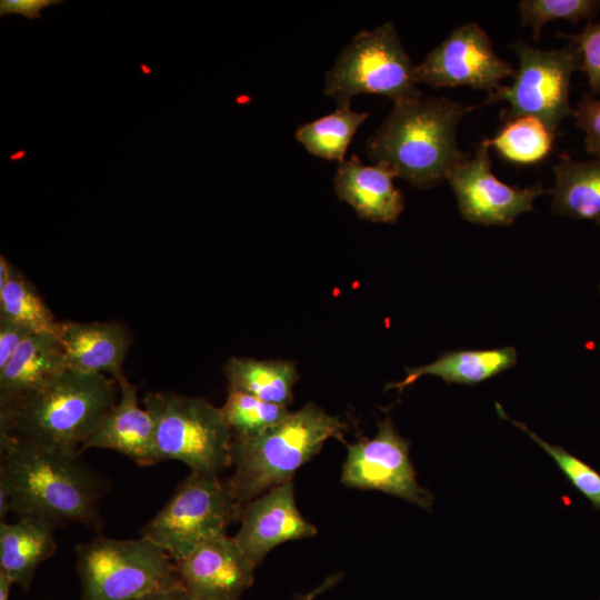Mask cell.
I'll use <instances>...</instances> for the list:
<instances>
[{
	"instance_id": "obj_1",
	"label": "cell",
	"mask_w": 600,
	"mask_h": 600,
	"mask_svg": "<svg viewBox=\"0 0 600 600\" xmlns=\"http://www.w3.org/2000/svg\"><path fill=\"white\" fill-rule=\"evenodd\" d=\"M102 484L79 453L56 450L0 432V499L19 517L53 526L100 524Z\"/></svg>"
},
{
	"instance_id": "obj_2",
	"label": "cell",
	"mask_w": 600,
	"mask_h": 600,
	"mask_svg": "<svg viewBox=\"0 0 600 600\" xmlns=\"http://www.w3.org/2000/svg\"><path fill=\"white\" fill-rule=\"evenodd\" d=\"M477 106L446 97L408 99L393 103L387 118L366 141V153L374 164L418 189L443 181L451 169L466 160L457 142V127Z\"/></svg>"
},
{
	"instance_id": "obj_3",
	"label": "cell",
	"mask_w": 600,
	"mask_h": 600,
	"mask_svg": "<svg viewBox=\"0 0 600 600\" xmlns=\"http://www.w3.org/2000/svg\"><path fill=\"white\" fill-rule=\"evenodd\" d=\"M116 380L67 368L28 397L0 408V432L76 452L116 403Z\"/></svg>"
},
{
	"instance_id": "obj_4",
	"label": "cell",
	"mask_w": 600,
	"mask_h": 600,
	"mask_svg": "<svg viewBox=\"0 0 600 600\" xmlns=\"http://www.w3.org/2000/svg\"><path fill=\"white\" fill-rule=\"evenodd\" d=\"M346 424L309 402L256 438H234L231 476L226 483L241 513L267 490L292 481L296 471L319 453L328 439L344 442Z\"/></svg>"
},
{
	"instance_id": "obj_5",
	"label": "cell",
	"mask_w": 600,
	"mask_h": 600,
	"mask_svg": "<svg viewBox=\"0 0 600 600\" xmlns=\"http://www.w3.org/2000/svg\"><path fill=\"white\" fill-rule=\"evenodd\" d=\"M82 600H139L180 587L174 561L147 538L99 537L76 547Z\"/></svg>"
},
{
	"instance_id": "obj_6",
	"label": "cell",
	"mask_w": 600,
	"mask_h": 600,
	"mask_svg": "<svg viewBox=\"0 0 600 600\" xmlns=\"http://www.w3.org/2000/svg\"><path fill=\"white\" fill-rule=\"evenodd\" d=\"M142 403L154 423L160 461L177 460L191 471L217 474L231 468L233 432L221 408L173 391L149 392Z\"/></svg>"
},
{
	"instance_id": "obj_7",
	"label": "cell",
	"mask_w": 600,
	"mask_h": 600,
	"mask_svg": "<svg viewBox=\"0 0 600 600\" xmlns=\"http://www.w3.org/2000/svg\"><path fill=\"white\" fill-rule=\"evenodd\" d=\"M416 66L404 50L393 22L362 30L342 49L324 77V94L337 107L350 106L361 93L379 94L394 102L422 97Z\"/></svg>"
},
{
	"instance_id": "obj_8",
	"label": "cell",
	"mask_w": 600,
	"mask_h": 600,
	"mask_svg": "<svg viewBox=\"0 0 600 600\" xmlns=\"http://www.w3.org/2000/svg\"><path fill=\"white\" fill-rule=\"evenodd\" d=\"M241 510L220 474L191 471L168 502L141 528L149 539L178 562L199 547L227 536Z\"/></svg>"
},
{
	"instance_id": "obj_9",
	"label": "cell",
	"mask_w": 600,
	"mask_h": 600,
	"mask_svg": "<svg viewBox=\"0 0 600 600\" xmlns=\"http://www.w3.org/2000/svg\"><path fill=\"white\" fill-rule=\"evenodd\" d=\"M519 66L509 86L488 93L484 104L508 102L503 121L534 117L556 132L561 122L574 116L570 104L571 78L580 70V57L573 42L560 49L542 50L517 40L511 46Z\"/></svg>"
},
{
	"instance_id": "obj_10",
	"label": "cell",
	"mask_w": 600,
	"mask_h": 600,
	"mask_svg": "<svg viewBox=\"0 0 600 600\" xmlns=\"http://www.w3.org/2000/svg\"><path fill=\"white\" fill-rule=\"evenodd\" d=\"M347 448L341 474L346 487L382 491L431 510L433 496L417 481L409 458L410 443L398 433L389 416L378 422L374 437Z\"/></svg>"
},
{
	"instance_id": "obj_11",
	"label": "cell",
	"mask_w": 600,
	"mask_h": 600,
	"mask_svg": "<svg viewBox=\"0 0 600 600\" xmlns=\"http://www.w3.org/2000/svg\"><path fill=\"white\" fill-rule=\"evenodd\" d=\"M514 72L512 63L496 53L488 33L474 21L456 27L414 70L418 84L432 88L466 86L489 93Z\"/></svg>"
},
{
	"instance_id": "obj_12",
	"label": "cell",
	"mask_w": 600,
	"mask_h": 600,
	"mask_svg": "<svg viewBox=\"0 0 600 600\" xmlns=\"http://www.w3.org/2000/svg\"><path fill=\"white\" fill-rule=\"evenodd\" d=\"M489 149L482 141L471 158L451 169L447 181L463 219L482 226H510L520 214L534 209L538 197L551 190L539 183L519 188L502 182L492 172Z\"/></svg>"
},
{
	"instance_id": "obj_13",
	"label": "cell",
	"mask_w": 600,
	"mask_h": 600,
	"mask_svg": "<svg viewBox=\"0 0 600 600\" xmlns=\"http://www.w3.org/2000/svg\"><path fill=\"white\" fill-rule=\"evenodd\" d=\"M240 523L233 539L256 567L277 546L318 533L297 508L292 481L273 487L248 502Z\"/></svg>"
},
{
	"instance_id": "obj_14",
	"label": "cell",
	"mask_w": 600,
	"mask_h": 600,
	"mask_svg": "<svg viewBox=\"0 0 600 600\" xmlns=\"http://www.w3.org/2000/svg\"><path fill=\"white\" fill-rule=\"evenodd\" d=\"M174 563L181 586L194 600H240L257 568L228 534Z\"/></svg>"
},
{
	"instance_id": "obj_15",
	"label": "cell",
	"mask_w": 600,
	"mask_h": 600,
	"mask_svg": "<svg viewBox=\"0 0 600 600\" xmlns=\"http://www.w3.org/2000/svg\"><path fill=\"white\" fill-rule=\"evenodd\" d=\"M120 399L106 413L80 452L110 449L130 458L139 466L160 462L156 448L154 423L146 408L140 407L137 388L123 374L117 381Z\"/></svg>"
},
{
	"instance_id": "obj_16",
	"label": "cell",
	"mask_w": 600,
	"mask_h": 600,
	"mask_svg": "<svg viewBox=\"0 0 600 600\" xmlns=\"http://www.w3.org/2000/svg\"><path fill=\"white\" fill-rule=\"evenodd\" d=\"M58 338L67 368L110 376L116 381L123 376L130 339L127 328L120 321H60Z\"/></svg>"
},
{
	"instance_id": "obj_17",
	"label": "cell",
	"mask_w": 600,
	"mask_h": 600,
	"mask_svg": "<svg viewBox=\"0 0 600 600\" xmlns=\"http://www.w3.org/2000/svg\"><path fill=\"white\" fill-rule=\"evenodd\" d=\"M394 174L381 164L366 166L357 154L339 162L333 179L337 197L349 203L358 217L371 222L396 223L404 209Z\"/></svg>"
},
{
	"instance_id": "obj_18",
	"label": "cell",
	"mask_w": 600,
	"mask_h": 600,
	"mask_svg": "<svg viewBox=\"0 0 600 600\" xmlns=\"http://www.w3.org/2000/svg\"><path fill=\"white\" fill-rule=\"evenodd\" d=\"M66 369L58 336L33 332L0 370V408L38 391Z\"/></svg>"
},
{
	"instance_id": "obj_19",
	"label": "cell",
	"mask_w": 600,
	"mask_h": 600,
	"mask_svg": "<svg viewBox=\"0 0 600 600\" xmlns=\"http://www.w3.org/2000/svg\"><path fill=\"white\" fill-rule=\"evenodd\" d=\"M56 526L36 517H19L0 523V570L19 587L28 589L37 568L57 548Z\"/></svg>"
},
{
	"instance_id": "obj_20",
	"label": "cell",
	"mask_w": 600,
	"mask_h": 600,
	"mask_svg": "<svg viewBox=\"0 0 600 600\" xmlns=\"http://www.w3.org/2000/svg\"><path fill=\"white\" fill-rule=\"evenodd\" d=\"M516 363L517 351L512 347L447 351L430 363L407 368L401 381L390 382L386 388L402 392L423 376H437L447 383L472 386L509 370Z\"/></svg>"
},
{
	"instance_id": "obj_21",
	"label": "cell",
	"mask_w": 600,
	"mask_h": 600,
	"mask_svg": "<svg viewBox=\"0 0 600 600\" xmlns=\"http://www.w3.org/2000/svg\"><path fill=\"white\" fill-rule=\"evenodd\" d=\"M551 209L556 214L600 227V159L576 161L562 157L553 168Z\"/></svg>"
},
{
	"instance_id": "obj_22",
	"label": "cell",
	"mask_w": 600,
	"mask_h": 600,
	"mask_svg": "<svg viewBox=\"0 0 600 600\" xmlns=\"http://www.w3.org/2000/svg\"><path fill=\"white\" fill-rule=\"evenodd\" d=\"M229 388L263 401L288 407L299 379L296 363L288 360L230 358L224 364Z\"/></svg>"
},
{
	"instance_id": "obj_23",
	"label": "cell",
	"mask_w": 600,
	"mask_h": 600,
	"mask_svg": "<svg viewBox=\"0 0 600 600\" xmlns=\"http://www.w3.org/2000/svg\"><path fill=\"white\" fill-rule=\"evenodd\" d=\"M0 317L36 333L58 336L60 321L32 282L3 254L0 256Z\"/></svg>"
},
{
	"instance_id": "obj_24",
	"label": "cell",
	"mask_w": 600,
	"mask_h": 600,
	"mask_svg": "<svg viewBox=\"0 0 600 600\" xmlns=\"http://www.w3.org/2000/svg\"><path fill=\"white\" fill-rule=\"evenodd\" d=\"M368 117V112L354 111L350 106L337 107L333 112L299 126L294 138L309 153L341 162L354 133Z\"/></svg>"
},
{
	"instance_id": "obj_25",
	"label": "cell",
	"mask_w": 600,
	"mask_h": 600,
	"mask_svg": "<svg viewBox=\"0 0 600 600\" xmlns=\"http://www.w3.org/2000/svg\"><path fill=\"white\" fill-rule=\"evenodd\" d=\"M554 137L541 120L524 116L506 121L492 138L483 142L510 162L532 164L549 154Z\"/></svg>"
},
{
	"instance_id": "obj_26",
	"label": "cell",
	"mask_w": 600,
	"mask_h": 600,
	"mask_svg": "<svg viewBox=\"0 0 600 600\" xmlns=\"http://www.w3.org/2000/svg\"><path fill=\"white\" fill-rule=\"evenodd\" d=\"M221 411L234 438H256L284 420L288 407L263 401L251 394L228 388Z\"/></svg>"
},
{
	"instance_id": "obj_27",
	"label": "cell",
	"mask_w": 600,
	"mask_h": 600,
	"mask_svg": "<svg viewBox=\"0 0 600 600\" xmlns=\"http://www.w3.org/2000/svg\"><path fill=\"white\" fill-rule=\"evenodd\" d=\"M496 410L500 418L508 420L534 440L536 443L554 460L572 486L578 489L594 508L600 509V474L593 468L568 452L562 447L544 441L531 431L526 423L511 419L499 403H496Z\"/></svg>"
},
{
	"instance_id": "obj_28",
	"label": "cell",
	"mask_w": 600,
	"mask_h": 600,
	"mask_svg": "<svg viewBox=\"0 0 600 600\" xmlns=\"http://www.w3.org/2000/svg\"><path fill=\"white\" fill-rule=\"evenodd\" d=\"M518 9L521 26L530 27L538 40L543 26L553 20L591 21L600 10V0H521Z\"/></svg>"
},
{
	"instance_id": "obj_29",
	"label": "cell",
	"mask_w": 600,
	"mask_h": 600,
	"mask_svg": "<svg viewBox=\"0 0 600 600\" xmlns=\"http://www.w3.org/2000/svg\"><path fill=\"white\" fill-rule=\"evenodd\" d=\"M558 36L576 44L580 57V70L588 79L589 93L600 97V21H588L579 33Z\"/></svg>"
},
{
	"instance_id": "obj_30",
	"label": "cell",
	"mask_w": 600,
	"mask_h": 600,
	"mask_svg": "<svg viewBox=\"0 0 600 600\" xmlns=\"http://www.w3.org/2000/svg\"><path fill=\"white\" fill-rule=\"evenodd\" d=\"M576 127L584 133L586 150L600 159V98L584 92L574 108Z\"/></svg>"
},
{
	"instance_id": "obj_31",
	"label": "cell",
	"mask_w": 600,
	"mask_h": 600,
	"mask_svg": "<svg viewBox=\"0 0 600 600\" xmlns=\"http://www.w3.org/2000/svg\"><path fill=\"white\" fill-rule=\"evenodd\" d=\"M32 333L30 329L0 317V370L9 363L21 344Z\"/></svg>"
},
{
	"instance_id": "obj_32",
	"label": "cell",
	"mask_w": 600,
	"mask_h": 600,
	"mask_svg": "<svg viewBox=\"0 0 600 600\" xmlns=\"http://www.w3.org/2000/svg\"><path fill=\"white\" fill-rule=\"evenodd\" d=\"M62 0H1L0 17L20 14L27 19H40L44 8L61 4Z\"/></svg>"
},
{
	"instance_id": "obj_33",
	"label": "cell",
	"mask_w": 600,
	"mask_h": 600,
	"mask_svg": "<svg viewBox=\"0 0 600 600\" xmlns=\"http://www.w3.org/2000/svg\"><path fill=\"white\" fill-rule=\"evenodd\" d=\"M341 579V573L332 574L309 592L297 594L292 600H314L318 596L334 587Z\"/></svg>"
},
{
	"instance_id": "obj_34",
	"label": "cell",
	"mask_w": 600,
	"mask_h": 600,
	"mask_svg": "<svg viewBox=\"0 0 600 600\" xmlns=\"http://www.w3.org/2000/svg\"><path fill=\"white\" fill-rule=\"evenodd\" d=\"M139 600H194L182 586L148 594Z\"/></svg>"
},
{
	"instance_id": "obj_35",
	"label": "cell",
	"mask_w": 600,
	"mask_h": 600,
	"mask_svg": "<svg viewBox=\"0 0 600 600\" xmlns=\"http://www.w3.org/2000/svg\"><path fill=\"white\" fill-rule=\"evenodd\" d=\"M14 584L12 579L0 570V600H9L10 589Z\"/></svg>"
},
{
	"instance_id": "obj_36",
	"label": "cell",
	"mask_w": 600,
	"mask_h": 600,
	"mask_svg": "<svg viewBox=\"0 0 600 600\" xmlns=\"http://www.w3.org/2000/svg\"><path fill=\"white\" fill-rule=\"evenodd\" d=\"M600 600V599H599Z\"/></svg>"
}]
</instances>
